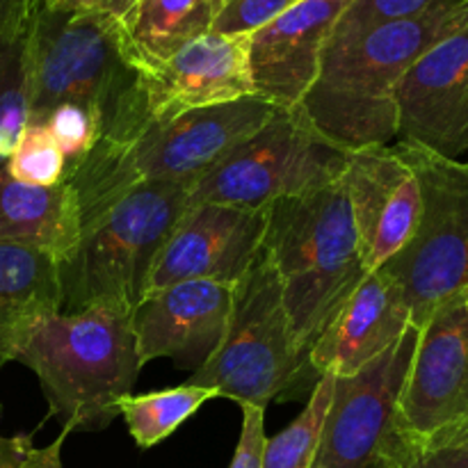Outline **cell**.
<instances>
[{"label": "cell", "mask_w": 468, "mask_h": 468, "mask_svg": "<svg viewBox=\"0 0 468 468\" xmlns=\"http://www.w3.org/2000/svg\"><path fill=\"white\" fill-rule=\"evenodd\" d=\"M468 14V0H446L410 21L327 41L318 76L300 101L315 131L347 151L398 140L396 90L416 59Z\"/></svg>", "instance_id": "6da1fadb"}, {"label": "cell", "mask_w": 468, "mask_h": 468, "mask_svg": "<svg viewBox=\"0 0 468 468\" xmlns=\"http://www.w3.org/2000/svg\"><path fill=\"white\" fill-rule=\"evenodd\" d=\"M277 112L259 96L192 110L165 123H151L126 144L96 142L67 165L62 181L76 192L82 227L133 187L146 183H187L218 167L233 149Z\"/></svg>", "instance_id": "7a4b0ae2"}, {"label": "cell", "mask_w": 468, "mask_h": 468, "mask_svg": "<svg viewBox=\"0 0 468 468\" xmlns=\"http://www.w3.org/2000/svg\"><path fill=\"white\" fill-rule=\"evenodd\" d=\"M23 64L27 123L78 103L99 114V140H123L142 128L140 71L123 53L117 18L39 7L23 39Z\"/></svg>", "instance_id": "3957f363"}, {"label": "cell", "mask_w": 468, "mask_h": 468, "mask_svg": "<svg viewBox=\"0 0 468 468\" xmlns=\"http://www.w3.org/2000/svg\"><path fill=\"white\" fill-rule=\"evenodd\" d=\"M263 250L282 282L295 350L309 361L320 334L368 274L343 181L270 204Z\"/></svg>", "instance_id": "277c9868"}, {"label": "cell", "mask_w": 468, "mask_h": 468, "mask_svg": "<svg viewBox=\"0 0 468 468\" xmlns=\"http://www.w3.org/2000/svg\"><path fill=\"white\" fill-rule=\"evenodd\" d=\"M14 361L37 375L48 416L69 432L110 428L119 400L131 396L142 370L131 314L105 306L44 318Z\"/></svg>", "instance_id": "5b68a950"}, {"label": "cell", "mask_w": 468, "mask_h": 468, "mask_svg": "<svg viewBox=\"0 0 468 468\" xmlns=\"http://www.w3.org/2000/svg\"><path fill=\"white\" fill-rule=\"evenodd\" d=\"M187 183H146L82 227L80 240L59 261V314L105 306L133 314L146 295L160 247L187 206Z\"/></svg>", "instance_id": "8992f818"}, {"label": "cell", "mask_w": 468, "mask_h": 468, "mask_svg": "<svg viewBox=\"0 0 468 468\" xmlns=\"http://www.w3.org/2000/svg\"><path fill=\"white\" fill-rule=\"evenodd\" d=\"M304 373H311L309 361L295 350L282 282L263 250L236 283L222 346L187 384L213 388L238 405L268 407Z\"/></svg>", "instance_id": "52a82bcc"}, {"label": "cell", "mask_w": 468, "mask_h": 468, "mask_svg": "<svg viewBox=\"0 0 468 468\" xmlns=\"http://www.w3.org/2000/svg\"><path fill=\"white\" fill-rule=\"evenodd\" d=\"M393 144L419 176L423 210L410 245L382 270L402 288L411 324L420 329L441 302L468 286V163L414 142Z\"/></svg>", "instance_id": "ba28073f"}, {"label": "cell", "mask_w": 468, "mask_h": 468, "mask_svg": "<svg viewBox=\"0 0 468 468\" xmlns=\"http://www.w3.org/2000/svg\"><path fill=\"white\" fill-rule=\"evenodd\" d=\"M350 151L320 135L300 105L277 108L218 167L192 186L187 204L263 208L341 181Z\"/></svg>", "instance_id": "9c48e42d"}, {"label": "cell", "mask_w": 468, "mask_h": 468, "mask_svg": "<svg viewBox=\"0 0 468 468\" xmlns=\"http://www.w3.org/2000/svg\"><path fill=\"white\" fill-rule=\"evenodd\" d=\"M419 343V327L352 378H336L311 468H388L396 405Z\"/></svg>", "instance_id": "30bf717a"}, {"label": "cell", "mask_w": 468, "mask_h": 468, "mask_svg": "<svg viewBox=\"0 0 468 468\" xmlns=\"http://www.w3.org/2000/svg\"><path fill=\"white\" fill-rule=\"evenodd\" d=\"M462 425H468V318L460 292L419 329L396 405V437L420 441Z\"/></svg>", "instance_id": "8fae6325"}, {"label": "cell", "mask_w": 468, "mask_h": 468, "mask_svg": "<svg viewBox=\"0 0 468 468\" xmlns=\"http://www.w3.org/2000/svg\"><path fill=\"white\" fill-rule=\"evenodd\" d=\"M270 206L187 204L160 247L146 292L181 282L236 286L265 245Z\"/></svg>", "instance_id": "7c38bea8"}, {"label": "cell", "mask_w": 468, "mask_h": 468, "mask_svg": "<svg viewBox=\"0 0 468 468\" xmlns=\"http://www.w3.org/2000/svg\"><path fill=\"white\" fill-rule=\"evenodd\" d=\"M396 105L398 140L443 158L468 155V14L402 76Z\"/></svg>", "instance_id": "4fadbf2b"}, {"label": "cell", "mask_w": 468, "mask_h": 468, "mask_svg": "<svg viewBox=\"0 0 468 468\" xmlns=\"http://www.w3.org/2000/svg\"><path fill=\"white\" fill-rule=\"evenodd\" d=\"M366 272L384 268L414 238L423 210L420 183L405 155L388 146L350 151L343 174Z\"/></svg>", "instance_id": "5bb4252c"}, {"label": "cell", "mask_w": 468, "mask_h": 468, "mask_svg": "<svg viewBox=\"0 0 468 468\" xmlns=\"http://www.w3.org/2000/svg\"><path fill=\"white\" fill-rule=\"evenodd\" d=\"M140 96L146 126L254 96L250 35L208 32L190 41L163 64L140 73Z\"/></svg>", "instance_id": "9a60e30c"}, {"label": "cell", "mask_w": 468, "mask_h": 468, "mask_svg": "<svg viewBox=\"0 0 468 468\" xmlns=\"http://www.w3.org/2000/svg\"><path fill=\"white\" fill-rule=\"evenodd\" d=\"M236 286L181 282L146 292L131 314L140 364L167 356L178 368L199 370L222 346Z\"/></svg>", "instance_id": "2e32d148"}, {"label": "cell", "mask_w": 468, "mask_h": 468, "mask_svg": "<svg viewBox=\"0 0 468 468\" xmlns=\"http://www.w3.org/2000/svg\"><path fill=\"white\" fill-rule=\"evenodd\" d=\"M352 0H302L250 35L254 94L291 110L314 85L338 16Z\"/></svg>", "instance_id": "e0dca14e"}, {"label": "cell", "mask_w": 468, "mask_h": 468, "mask_svg": "<svg viewBox=\"0 0 468 468\" xmlns=\"http://www.w3.org/2000/svg\"><path fill=\"white\" fill-rule=\"evenodd\" d=\"M411 327L402 288L382 268L366 274L309 352L314 375L352 378L361 373Z\"/></svg>", "instance_id": "ac0fdd59"}, {"label": "cell", "mask_w": 468, "mask_h": 468, "mask_svg": "<svg viewBox=\"0 0 468 468\" xmlns=\"http://www.w3.org/2000/svg\"><path fill=\"white\" fill-rule=\"evenodd\" d=\"M82 233L76 192L64 181L30 186L0 169V242L67 259Z\"/></svg>", "instance_id": "d6986e66"}, {"label": "cell", "mask_w": 468, "mask_h": 468, "mask_svg": "<svg viewBox=\"0 0 468 468\" xmlns=\"http://www.w3.org/2000/svg\"><path fill=\"white\" fill-rule=\"evenodd\" d=\"M59 261L0 242V368L14 361L30 329L59 314Z\"/></svg>", "instance_id": "ffe728a7"}, {"label": "cell", "mask_w": 468, "mask_h": 468, "mask_svg": "<svg viewBox=\"0 0 468 468\" xmlns=\"http://www.w3.org/2000/svg\"><path fill=\"white\" fill-rule=\"evenodd\" d=\"M227 0H137L119 18L123 53L140 73L213 32Z\"/></svg>", "instance_id": "44dd1931"}, {"label": "cell", "mask_w": 468, "mask_h": 468, "mask_svg": "<svg viewBox=\"0 0 468 468\" xmlns=\"http://www.w3.org/2000/svg\"><path fill=\"white\" fill-rule=\"evenodd\" d=\"M218 391L204 387L165 388V391L142 393V396H126L119 400V416H123L128 432L140 448H151L165 441L172 432H176L197 410L208 400H215Z\"/></svg>", "instance_id": "7402d4cb"}, {"label": "cell", "mask_w": 468, "mask_h": 468, "mask_svg": "<svg viewBox=\"0 0 468 468\" xmlns=\"http://www.w3.org/2000/svg\"><path fill=\"white\" fill-rule=\"evenodd\" d=\"M334 387H336L334 375H320L304 411L277 437L265 439L263 468H311L332 405Z\"/></svg>", "instance_id": "603a6c76"}, {"label": "cell", "mask_w": 468, "mask_h": 468, "mask_svg": "<svg viewBox=\"0 0 468 468\" xmlns=\"http://www.w3.org/2000/svg\"><path fill=\"white\" fill-rule=\"evenodd\" d=\"M23 39L0 46V169L7 167L9 155L27 126Z\"/></svg>", "instance_id": "cb8c5ba5"}, {"label": "cell", "mask_w": 468, "mask_h": 468, "mask_svg": "<svg viewBox=\"0 0 468 468\" xmlns=\"http://www.w3.org/2000/svg\"><path fill=\"white\" fill-rule=\"evenodd\" d=\"M5 172L30 186H55L64 178L67 158L46 123H27L14 146Z\"/></svg>", "instance_id": "d4e9b609"}, {"label": "cell", "mask_w": 468, "mask_h": 468, "mask_svg": "<svg viewBox=\"0 0 468 468\" xmlns=\"http://www.w3.org/2000/svg\"><path fill=\"white\" fill-rule=\"evenodd\" d=\"M441 3L446 0H352L346 12L338 16L329 41H347L375 27L410 21Z\"/></svg>", "instance_id": "484cf974"}, {"label": "cell", "mask_w": 468, "mask_h": 468, "mask_svg": "<svg viewBox=\"0 0 468 468\" xmlns=\"http://www.w3.org/2000/svg\"><path fill=\"white\" fill-rule=\"evenodd\" d=\"M388 468H468V425L420 441L396 437Z\"/></svg>", "instance_id": "4316f807"}, {"label": "cell", "mask_w": 468, "mask_h": 468, "mask_svg": "<svg viewBox=\"0 0 468 468\" xmlns=\"http://www.w3.org/2000/svg\"><path fill=\"white\" fill-rule=\"evenodd\" d=\"M44 123L48 126L50 135L55 137L59 149H62L67 165L80 160L96 144L101 135L99 114L91 108L78 103L58 105L46 117Z\"/></svg>", "instance_id": "83f0119b"}, {"label": "cell", "mask_w": 468, "mask_h": 468, "mask_svg": "<svg viewBox=\"0 0 468 468\" xmlns=\"http://www.w3.org/2000/svg\"><path fill=\"white\" fill-rule=\"evenodd\" d=\"M302 0H227L215 21L219 35H254Z\"/></svg>", "instance_id": "f1b7e54d"}, {"label": "cell", "mask_w": 468, "mask_h": 468, "mask_svg": "<svg viewBox=\"0 0 468 468\" xmlns=\"http://www.w3.org/2000/svg\"><path fill=\"white\" fill-rule=\"evenodd\" d=\"M242 428L238 439L236 455L229 468H263L265 448V407L240 405Z\"/></svg>", "instance_id": "f546056e"}, {"label": "cell", "mask_w": 468, "mask_h": 468, "mask_svg": "<svg viewBox=\"0 0 468 468\" xmlns=\"http://www.w3.org/2000/svg\"><path fill=\"white\" fill-rule=\"evenodd\" d=\"M41 0H0V46L26 37Z\"/></svg>", "instance_id": "4dcf8cb0"}, {"label": "cell", "mask_w": 468, "mask_h": 468, "mask_svg": "<svg viewBox=\"0 0 468 468\" xmlns=\"http://www.w3.org/2000/svg\"><path fill=\"white\" fill-rule=\"evenodd\" d=\"M137 0H41L39 7L55 12H94L112 18H123Z\"/></svg>", "instance_id": "1f68e13d"}, {"label": "cell", "mask_w": 468, "mask_h": 468, "mask_svg": "<svg viewBox=\"0 0 468 468\" xmlns=\"http://www.w3.org/2000/svg\"><path fill=\"white\" fill-rule=\"evenodd\" d=\"M69 434H71L69 430H62L59 437L44 448L27 446V451L23 452V457L14 468H62V446Z\"/></svg>", "instance_id": "d6a6232c"}, {"label": "cell", "mask_w": 468, "mask_h": 468, "mask_svg": "<svg viewBox=\"0 0 468 468\" xmlns=\"http://www.w3.org/2000/svg\"><path fill=\"white\" fill-rule=\"evenodd\" d=\"M27 446H32L27 437H0V468L16 466Z\"/></svg>", "instance_id": "836d02e7"}, {"label": "cell", "mask_w": 468, "mask_h": 468, "mask_svg": "<svg viewBox=\"0 0 468 468\" xmlns=\"http://www.w3.org/2000/svg\"><path fill=\"white\" fill-rule=\"evenodd\" d=\"M462 295H464V309H466V318H468V286L464 288V292H462Z\"/></svg>", "instance_id": "e575fe53"}, {"label": "cell", "mask_w": 468, "mask_h": 468, "mask_svg": "<svg viewBox=\"0 0 468 468\" xmlns=\"http://www.w3.org/2000/svg\"><path fill=\"white\" fill-rule=\"evenodd\" d=\"M466 163H468V158H466Z\"/></svg>", "instance_id": "d590c367"}]
</instances>
